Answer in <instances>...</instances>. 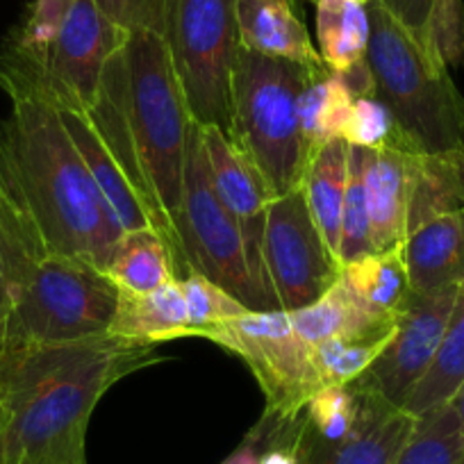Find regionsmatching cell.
<instances>
[{
	"mask_svg": "<svg viewBox=\"0 0 464 464\" xmlns=\"http://www.w3.org/2000/svg\"><path fill=\"white\" fill-rule=\"evenodd\" d=\"M396 464H464V432L453 401L419 414Z\"/></svg>",
	"mask_w": 464,
	"mask_h": 464,
	"instance_id": "f546056e",
	"label": "cell"
},
{
	"mask_svg": "<svg viewBox=\"0 0 464 464\" xmlns=\"http://www.w3.org/2000/svg\"><path fill=\"white\" fill-rule=\"evenodd\" d=\"M410 287L440 294L464 283V209L441 214L410 232L403 242Z\"/></svg>",
	"mask_w": 464,
	"mask_h": 464,
	"instance_id": "e0dca14e",
	"label": "cell"
},
{
	"mask_svg": "<svg viewBox=\"0 0 464 464\" xmlns=\"http://www.w3.org/2000/svg\"><path fill=\"white\" fill-rule=\"evenodd\" d=\"M458 289L428 296L412 292L396 321L390 343L376 362L358 378L360 385L376 392L394 408L403 410L440 353Z\"/></svg>",
	"mask_w": 464,
	"mask_h": 464,
	"instance_id": "7c38bea8",
	"label": "cell"
},
{
	"mask_svg": "<svg viewBox=\"0 0 464 464\" xmlns=\"http://www.w3.org/2000/svg\"><path fill=\"white\" fill-rule=\"evenodd\" d=\"M362 401L364 390L358 381L348 385H324L312 394L298 417V440L333 444L348 437L362 412Z\"/></svg>",
	"mask_w": 464,
	"mask_h": 464,
	"instance_id": "f1b7e54d",
	"label": "cell"
},
{
	"mask_svg": "<svg viewBox=\"0 0 464 464\" xmlns=\"http://www.w3.org/2000/svg\"><path fill=\"white\" fill-rule=\"evenodd\" d=\"M367 62L376 98L421 153L464 149V98L437 55L417 42L378 0L367 3Z\"/></svg>",
	"mask_w": 464,
	"mask_h": 464,
	"instance_id": "277c9868",
	"label": "cell"
},
{
	"mask_svg": "<svg viewBox=\"0 0 464 464\" xmlns=\"http://www.w3.org/2000/svg\"><path fill=\"white\" fill-rule=\"evenodd\" d=\"M178 283L185 294L191 337H205L214 325L248 312V307L242 301H237L232 294H227L226 289L214 285L205 276L196 274V271H189L182 278H178Z\"/></svg>",
	"mask_w": 464,
	"mask_h": 464,
	"instance_id": "e575fe53",
	"label": "cell"
},
{
	"mask_svg": "<svg viewBox=\"0 0 464 464\" xmlns=\"http://www.w3.org/2000/svg\"><path fill=\"white\" fill-rule=\"evenodd\" d=\"M237 30L239 46L257 55L303 66L324 64L292 0H237Z\"/></svg>",
	"mask_w": 464,
	"mask_h": 464,
	"instance_id": "ac0fdd59",
	"label": "cell"
},
{
	"mask_svg": "<svg viewBox=\"0 0 464 464\" xmlns=\"http://www.w3.org/2000/svg\"><path fill=\"white\" fill-rule=\"evenodd\" d=\"M464 382V283L459 285L455 296L453 310H450L449 328H446L444 342L440 353L432 362L430 372L426 373L417 390L412 392L405 403V412L412 417L428 412V410L444 405L455 399L459 385Z\"/></svg>",
	"mask_w": 464,
	"mask_h": 464,
	"instance_id": "4316f807",
	"label": "cell"
},
{
	"mask_svg": "<svg viewBox=\"0 0 464 464\" xmlns=\"http://www.w3.org/2000/svg\"><path fill=\"white\" fill-rule=\"evenodd\" d=\"M164 39L191 119L230 132L232 69L239 53L237 0H162Z\"/></svg>",
	"mask_w": 464,
	"mask_h": 464,
	"instance_id": "52a82bcc",
	"label": "cell"
},
{
	"mask_svg": "<svg viewBox=\"0 0 464 464\" xmlns=\"http://www.w3.org/2000/svg\"><path fill=\"white\" fill-rule=\"evenodd\" d=\"M121 337L12 343L0 353V464H87L84 441L111 385L162 362Z\"/></svg>",
	"mask_w": 464,
	"mask_h": 464,
	"instance_id": "6da1fadb",
	"label": "cell"
},
{
	"mask_svg": "<svg viewBox=\"0 0 464 464\" xmlns=\"http://www.w3.org/2000/svg\"><path fill=\"white\" fill-rule=\"evenodd\" d=\"M362 390V412L351 435L333 444H312L296 435L301 464H396L412 435L417 417L394 408L364 385Z\"/></svg>",
	"mask_w": 464,
	"mask_h": 464,
	"instance_id": "9a60e30c",
	"label": "cell"
},
{
	"mask_svg": "<svg viewBox=\"0 0 464 464\" xmlns=\"http://www.w3.org/2000/svg\"><path fill=\"white\" fill-rule=\"evenodd\" d=\"M339 278L364 314L378 324H396L412 296L403 246L348 262L342 266Z\"/></svg>",
	"mask_w": 464,
	"mask_h": 464,
	"instance_id": "603a6c76",
	"label": "cell"
},
{
	"mask_svg": "<svg viewBox=\"0 0 464 464\" xmlns=\"http://www.w3.org/2000/svg\"><path fill=\"white\" fill-rule=\"evenodd\" d=\"M0 89L10 98L7 137L48 251L105 271L123 230L80 158L60 110L42 80L5 51L0 53Z\"/></svg>",
	"mask_w": 464,
	"mask_h": 464,
	"instance_id": "7a4b0ae2",
	"label": "cell"
},
{
	"mask_svg": "<svg viewBox=\"0 0 464 464\" xmlns=\"http://www.w3.org/2000/svg\"><path fill=\"white\" fill-rule=\"evenodd\" d=\"M296 333L305 339L310 346L325 342L333 337H348V334H364L373 330L394 328L396 324H378L369 319L362 307L355 303L342 278L312 305L289 312Z\"/></svg>",
	"mask_w": 464,
	"mask_h": 464,
	"instance_id": "83f0119b",
	"label": "cell"
},
{
	"mask_svg": "<svg viewBox=\"0 0 464 464\" xmlns=\"http://www.w3.org/2000/svg\"><path fill=\"white\" fill-rule=\"evenodd\" d=\"M353 101L355 98L346 92L339 75L328 66L310 69L298 101V119L310 158L328 141L342 140Z\"/></svg>",
	"mask_w": 464,
	"mask_h": 464,
	"instance_id": "d4e9b609",
	"label": "cell"
},
{
	"mask_svg": "<svg viewBox=\"0 0 464 464\" xmlns=\"http://www.w3.org/2000/svg\"><path fill=\"white\" fill-rule=\"evenodd\" d=\"M110 334L150 346L191 337L189 312L180 283L173 280L150 294L119 289V307L110 325Z\"/></svg>",
	"mask_w": 464,
	"mask_h": 464,
	"instance_id": "44dd1931",
	"label": "cell"
},
{
	"mask_svg": "<svg viewBox=\"0 0 464 464\" xmlns=\"http://www.w3.org/2000/svg\"><path fill=\"white\" fill-rule=\"evenodd\" d=\"M310 3H314V5H319L321 0H310ZM353 3H362V5H367V3H372V0H353Z\"/></svg>",
	"mask_w": 464,
	"mask_h": 464,
	"instance_id": "7bdbcfd3",
	"label": "cell"
},
{
	"mask_svg": "<svg viewBox=\"0 0 464 464\" xmlns=\"http://www.w3.org/2000/svg\"><path fill=\"white\" fill-rule=\"evenodd\" d=\"M93 5L116 25V28L132 33V30L160 28V5L162 0H93Z\"/></svg>",
	"mask_w": 464,
	"mask_h": 464,
	"instance_id": "8d00e7d4",
	"label": "cell"
},
{
	"mask_svg": "<svg viewBox=\"0 0 464 464\" xmlns=\"http://www.w3.org/2000/svg\"><path fill=\"white\" fill-rule=\"evenodd\" d=\"M173 230L187 269L212 280L248 310H271L253 283L239 226L214 191L203 135L196 121L187 140L180 208L173 217Z\"/></svg>",
	"mask_w": 464,
	"mask_h": 464,
	"instance_id": "ba28073f",
	"label": "cell"
},
{
	"mask_svg": "<svg viewBox=\"0 0 464 464\" xmlns=\"http://www.w3.org/2000/svg\"><path fill=\"white\" fill-rule=\"evenodd\" d=\"M200 135H203L214 191L242 232L253 283L260 289L271 310H280L265 266L266 208L274 196L260 169L221 128H200Z\"/></svg>",
	"mask_w": 464,
	"mask_h": 464,
	"instance_id": "4fadbf2b",
	"label": "cell"
},
{
	"mask_svg": "<svg viewBox=\"0 0 464 464\" xmlns=\"http://www.w3.org/2000/svg\"><path fill=\"white\" fill-rule=\"evenodd\" d=\"M271 432H274V419L265 414L260 423L248 432L246 440L232 450L221 464H260L262 453H265V449L271 441Z\"/></svg>",
	"mask_w": 464,
	"mask_h": 464,
	"instance_id": "f35d334b",
	"label": "cell"
},
{
	"mask_svg": "<svg viewBox=\"0 0 464 464\" xmlns=\"http://www.w3.org/2000/svg\"><path fill=\"white\" fill-rule=\"evenodd\" d=\"M126 37V30L116 28L93 5V0H75L44 69L25 66L42 80L44 89L57 107L92 110L101 92L107 62Z\"/></svg>",
	"mask_w": 464,
	"mask_h": 464,
	"instance_id": "8fae6325",
	"label": "cell"
},
{
	"mask_svg": "<svg viewBox=\"0 0 464 464\" xmlns=\"http://www.w3.org/2000/svg\"><path fill=\"white\" fill-rule=\"evenodd\" d=\"M12 310V283L10 276H7V266L0 256V351H3V343H5V328L7 319H10Z\"/></svg>",
	"mask_w": 464,
	"mask_h": 464,
	"instance_id": "60d3db41",
	"label": "cell"
},
{
	"mask_svg": "<svg viewBox=\"0 0 464 464\" xmlns=\"http://www.w3.org/2000/svg\"><path fill=\"white\" fill-rule=\"evenodd\" d=\"M105 274L121 292L150 294L189 274L176 244L158 227L123 232Z\"/></svg>",
	"mask_w": 464,
	"mask_h": 464,
	"instance_id": "ffe728a7",
	"label": "cell"
},
{
	"mask_svg": "<svg viewBox=\"0 0 464 464\" xmlns=\"http://www.w3.org/2000/svg\"><path fill=\"white\" fill-rule=\"evenodd\" d=\"M342 140L348 146L367 150H401V153H421L396 123L394 114L378 98H355L353 110L348 114Z\"/></svg>",
	"mask_w": 464,
	"mask_h": 464,
	"instance_id": "836d02e7",
	"label": "cell"
},
{
	"mask_svg": "<svg viewBox=\"0 0 464 464\" xmlns=\"http://www.w3.org/2000/svg\"><path fill=\"white\" fill-rule=\"evenodd\" d=\"M337 75L343 87H346V92L353 98H376V82H373L372 66H369L367 60Z\"/></svg>",
	"mask_w": 464,
	"mask_h": 464,
	"instance_id": "ab89813d",
	"label": "cell"
},
{
	"mask_svg": "<svg viewBox=\"0 0 464 464\" xmlns=\"http://www.w3.org/2000/svg\"><path fill=\"white\" fill-rule=\"evenodd\" d=\"M378 5L435 55L430 46V19L435 0H378Z\"/></svg>",
	"mask_w": 464,
	"mask_h": 464,
	"instance_id": "74e56055",
	"label": "cell"
},
{
	"mask_svg": "<svg viewBox=\"0 0 464 464\" xmlns=\"http://www.w3.org/2000/svg\"><path fill=\"white\" fill-rule=\"evenodd\" d=\"M205 339L246 362L266 396V414L294 421L314 392L324 387L312 346L296 333L289 312L248 310L214 325Z\"/></svg>",
	"mask_w": 464,
	"mask_h": 464,
	"instance_id": "9c48e42d",
	"label": "cell"
},
{
	"mask_svg": "<svg viewBox=\"0 0 464 464\" xmlns=\"http://www.w3.org/2000/svg\"><path fill=\"white\" fill-rule=\"evenodd\" d=\"M453 403H455V408H458L459 421H462V432H464V382L459 385V390H458V394H455Z\"/></svg>",
	"mask_w": 464,
	"mask_h": 464,
	"instance_id": "b9f144b4",
	"label": "cell"
},
{
	"mask_svg": "<svg viewBox=\"0 0 464 464\" xmlns=\"http://www.w3.org/2000/svg\"><path fill=\"white\" fill-rule=\"evenodd\" d=\"M324 66V64H321ZM310 69L239 48L232 69L230 137L253 160L271 196L301 189L307 155L298 101Z\"/></svg>",
	"mask_w": 464,
	"mask_h": 464,
	"instance_id": "5b68a950",
	"label": "cell"
},
{
	"mask_svg": "<svg viewBox=\"0 0 464 464\" xmlns=\"http://www.w3.org/2000/svg\"><path fill=\"white\" fill-rule=\"evenodd\" d=\"M57 110H60L62 121H64V128L69 130L80 158L87 164L93 182H96L102 198L110 205L111 214L116 217L121 230L130 232L141 230V227H158L160 232H164L176 244L178 253H180L176 230L137 191V187L132 185L130 176L126 173L123 164L116 160V155L105 144L98 128L93 126L92 116L84 110H78V107H57Z\"/></svg>",
	"mask_w": 464,
	"mask_h": 464,
	"instance_id": "5bb4252c",
	"label": "cell"
},
{
	"mask_svg": "<svg viewBox=\"0 0 464 464\" xmlns=\"http://www.w3.org/2000/svg\"><path fill=\"white\" fill-rule=\"evenodd\" d=\"M408 155L401 150H369L364 185L372 253L394 251L408 237Z\"/></svg>",
	"mask_w": 464,
	"mask_h": 464,
	"instance_id": "d6986e66",
	"label": "cell"
},
{
	"mask_svg": "<svg viewBox=\"0 0 464 464\" xmlns=\"http://www.w3.org/2000/svg\"><path fill=\"white\" fill-rule=\"evenodd\" d=\"M369 150L348 146V176L343 191L342 208V248L339 257L342 265L355 262L372 253V235H369V209H367V176Z\"/></svg>",
	"mask_w": 464,
	"mask_h": 464,
	"instance_id": "d6a6232c",
	"label": "cell"
},
{
	"mask_svg": "<svg viewBox=\"0 0 464 464\" xmlns=\"http://www.w3.org/2000/svg\"><path fill=\"white\" fill-rule=\"evenodd\" d=\"M430 46L446 69H458L464 64L462 0H435L430 19Z\"/></svg>",
	"mask_w": 464,
	"mask_h": 464,
	"instance_id": "d590c367",
	"label": "cell"
},
{
	"mask_svg": "<svg viewBox=\"0 0 464 464\" xmlns=\"http://www.w3.org/2000/svg\"><path fill=\"white\" fill-rule=\"evenodd\" d=\"M394 330L396 325L364 334L333 337L312 346L314 364L324 385H348L358 381L385 351Z\"/></svg>",
	"mask_w": 464,
	"mask_h": 464,
	"instance_id": "4dcf8cb0",
	"label": "cell"
},
{
	"mask_svg": "<svg viewBox=\"0 0 464 464\" xmlns=\"http://www.w3.org/2000/svg\"><path fill=\"white\" fill-rule=\"evenodd\" d=\"M464 209V149L408 155V235Z\"/></svg>",
	"mask_w": 464,
	"mask_h": 464,
	"instance_id": "7402d4cb",
	"label": "cell"
},
{
	"mask_svg": "<svg viewBox=\"0 0 464 464\" xmlns=\"http://www.w3.org/2000/svg\"><path fill=\"white\" fill-rule=\"evenodd\" d=\"M73 3L75 0H33L24 21L19 28L12 30L3 51L33 69H44Z\"/></svg>",
	"mask_w": 464,
	"mask_h": 464,
	"instance_id": "1f68e13d",
	"label": "cell"
},
{
	"mask_svg": "<svg viewBox=\"0 0 464 464\" xmlns=\"http://www.w3.org/2000/svg\"><path fill=\"white\" fill-rule=\"evenodd\" d=\"M367 5L353 0H321L316 5L319 55L333 73H343L367 60L369 48Z\"/></svg>",
	"mask_w": 464,
	"mask_h": 464,
	"instance_id": "484cf974",
	"label": "cell"
},
{
	"mask_svg": "<svg viewBox=\"0 0 464 464\" xmlns=\"http://www.w3.org/2000/svg\"><path fill=\"white\" fill-rule=\"evenodd\" d=\"M346 176L348 144L343 140H333L312 155L305 180H303V191H305L312 218L339 262H342L339 248H342V208Z\"/></svg>",
	"mask_w": 464,
	"mask_h": 464,
	"instance_id": "cb8c5ba5",
	"label": "cell"
},
{
	"mask_svg": "<svg viewBox=\"0 0 464 464\" xmlns=\"http://www.w3.org/2000/svg\"><path fill=\"white\" fill-rule=\"evenodd\" d=\"M0 256L10 276L12 298L33 266L51 256L12 153L5 121H0Z\"/></svg>",
	"mask_w": 464,
	"mask_h": 464,
	"instance_id": "2e32d148",
	"label": "cell"
},
{
	"mask_svg": "<svg viewBox=\"0 0 464 464\" xmlns=\"http://www.w3.org/2000/svg\"><path fill=\"white\" fill-rule=\"evenodd\" d=\"M265 266L278 307L285 312L319 301L342 276L343 265L312 218L303 187L269 200Z\"/></svg>",
	"mask_w": 464,
	"mask_h": 464,
	"instance_id": "30bf717a",
	"label": "cell"
},
{
	"mask_svg": "<svg viewBox=\"0 0 464 464\" xmlns=\"http://www.w3.org/2000/svg\"><path fill=\"white\" fill-rule=\"evenodd\" d=\"M87 111L102 135L135 160L155 208L173 226L194 119L160 33H128L107 62L101 92Z\"/></svg>",
	"mask_w": 464,
	"mask_h": 464,
	"instance_id": "3957f363",
	"label": "cell"
},
{
	"mask_svg": "<svg viewBox=\"0 0 464 464\" xmlns=\"http://www.w3.org/2000/svg\"><path fill=\"white\" fill-rule=\"evenodd\" d=\"M116 307L119 287L105 271L78 257L51 253L14 292L3 348L105 337Z\"/></svg>",
	"mask_w": 464,
	"mask_h": 464,
	"instance_id": "8992f818",
	"label": "cell"
}]
</instances>
